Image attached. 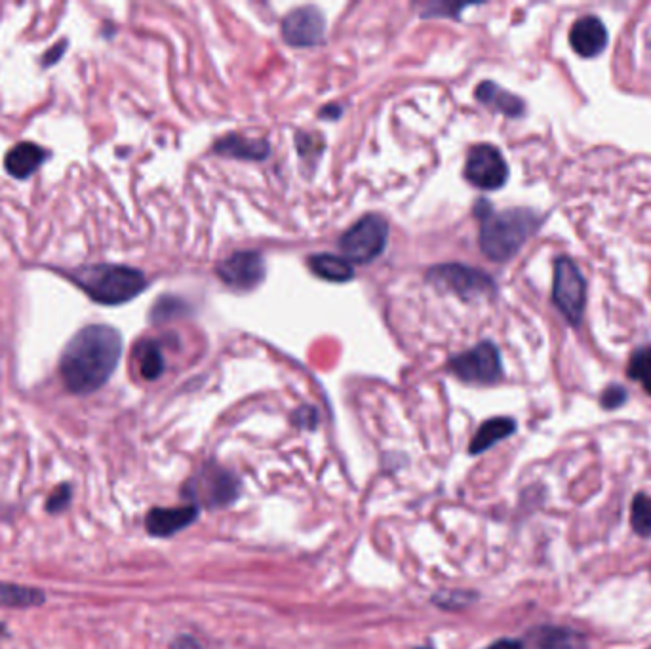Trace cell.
Segmentation results:
<instances>
[{
  "instance_id": "1",
  "label": "cell",
  "mask_w": 651,
  "mask_h": 649,
  "mask_svg": "<svg viewBox=\"0 0 651 649\" xmlns=\"http://www.w3.org/2000/svg\"><path fill=\"white\" fill-rule=\"evenodd\" d=\"M124 341L109 324H90L73 335L60 358L65 389L77 396L99 391L119 368Z\"/></svg>"
},
{
  "instance_id": "2",
  "label": "cell",
  "mask_w": 651,
  "mask_h": 649,
  "mask_svg": "<svg viewBox=\"0 0 651 649\" xmlns=\"http://www.w3.org/2000/svg\"><path fill=\"white\" fill-rule=\"evenodd\" d=\"M474 216L480 219V250L495 263L511 261L543 223L533 210L513 208L495 212L486 200L476 202Z\"/></svg>"
},
{
  "instance_id": "3",
  "label": "cell",
  "mask_w": 651,
  "mask_h": 649,
  "mask_svg": "<svg viewBox=\"0 0 651 649\" xmlns=\"http://www.w3.org/2000/svg\"><path fill=\"white\" fill-rule=\"evenodd\" d=\"M92 301L107 307L124 305L145 292L149 280L143 271L117 263H84L63 271Z\"/></svg>"
},
{
  "instance_id": "4",
  "label": "cell",
  "mask_w": 651,
  "mask_h": 649,
  "mask_svg": "<svg viewBox=\"0 0 651 649\" xmlns=\"http://www.w3.org/2000/svg\"><path fill=\"white\" fill-rule=\"evenodd\" d=\"M389 225L377 214L358 219L355 225L339 238V250L353 265H368L381 256L387 248Z\"/></svg>"
},
{
  "instance_id": "5",
  "label": "cell",
  "mask_w": 651,
  "mask_h": 649,
  "mask_svg": "<svg viewBox=\"0 0 651 649\" xmlns=\"http://www.w3.org/2000/svg\"><path fill=\"white\" fill-rule=\"evenodd\" d=\"M553 301L572 326L577 328L581 324L587 305V280L570 257L554 261Z\"/></svg>"
},
{
  "instance_id": "6",
  "label": "cell",
  "mask_w": 651,
  "mask_h": 649,
  "mask_svg": "<svg viewBox=\"0 0 651 649\" xmlns=\"http://www.w3.org/2000/svg\"><path fill=\"white\" fill-rule=\"evenodd\" d=\"M448 368L457 379L469 385H494L503 377L501 353L494 341H480L467 353L457 354Z\"/></svg>"
},
{
  "instance_id": "7",
  "label": "cell",
  "mask_w": 651,
  "mask_h": 649,
  "mask_svg": "<svg viewBox=\"0 0 651 649\" xmlns=\"http://www.w3.org/2000/svg\"><path fill=\"white\" fill-rule=\"evenodd\" d=\"M427 282L440 290L459 295L465 301L492 295L495 292L494 278H490L484 271L459 263L436 265L433 269H429Z\"/></svg>"
},
{
  "instance_id": "8",
  "label": "cell",
  "mask_w": 651,
  "mask_h": 649,
  "mask_svg": "<svg viewBox=\"0 0 651 649\" xmlns=\"http://www.w3.org/2000/svg\"><path fill=\"white\" fill-rule=\"evenodd\" d=\"M467 181L482 191H497L509 179V166L501 151L490 145L480 143L471 149L465 164Z\"/></svg>"
},
{
  "instance_id": "9",
  "label": "cell",
  "mask_w": 651,
  "mask_h": 649,
  "mask_svg": "<svg viewBox=\"0 0 651 649\" xmlns=\"http://www.w3.org/2000/svg\"><path fill=\"white\" fill-rule=\"evenodd\" d=\"M216 273L227 286L240 292H250L265 278V261L256 250H242L219 261Z\"/></svg>"
},
{
  "instance_id": "10",
  "label": "cell",
  "mask_w": 651,
  "mask_h": 649,
  "mask_svg": "<svg viewBox=\"0 0 651 649\" xmlns=\"http://www.w3.org/2000/svg\"><path fill=\"white\" fill-rule=\"evenodd\" d=\"M187 490L208 507H227L238 497V480L221 467H204L197 478L187 482Z\"/></svg>"
},
{
  "instance_id": "11",
  "label": "cell",
  "mask_w": 651,
  "mask_h": 649,
  "mask_svg": "<svg viewBox=\"0 0 651 649\" xmlns=\"http://www.w3.org/2000/svg\"><path fill=\"white\" fill-rule=\"evenodd\" d=\"M326 20L315 6H303L292 10L282 21V37L296 48L316 46L324 40Z\"/></svg>"
},
{
  "instance_id": "12",
  "label": "cell",
  "mask_w": 651,
  "mask_h": 649,
  "mask_svg": "<svg viewBox=\"0 0 651 649\" xmlns=\"http://www.w3.org/2000/svg\"><path fill=\"white\" fill-rule=\"evenodd\" d=\"M608 29L596 16H583L575 21L570 29V44L573 52L581 58L591 59L600 56L608 46Z\"/></svg>"
},
{
  "instance_id": "13",
  "label": "cell",
  "mask_w": 651,
  "mask_h": 649,
  "mask_svg": "<svg viewBox=\"0 0 651 649\" xmlns=\"http://www.w3.org/2000/svg\"><path fill=\"white\" fill-rule=\"evenodd\" d=\"M52 153L44 147H40L33 141H20L12 149H8L4 157V168L8 176L18 179V181H27L29 177L35 176L39 172L40 166L48 162Z\"/></svg>"
},
{
  "instance_id": "14",
  "label": "cell",
  "mask_w": 651,
  "mask_h": 649,
  "mask_svg": "<svg viewBox=\"0 0 651 649\" xmlns=\"http://www.w3.org/2000/svg\"><path fill=\"white\" fill-rule=\"evenodd\" d=\"M198 518L197 505H185L174 509H151L145 516V528L153 537H172L181 530L189 528Z\"/></svg>"
},
{
  "instance_id": "15",
  "label": "cell",
  "mask_w": 651,
  "mask_h": 649,
  "mask_svg": "<svg viewBox=\"0 0 651 649\" xmlns=\"http://www.w3.org/2000/svg\"><path fill=\"white\" fill-rule=\"evenodd\" d=\"M474 98L478 99L482 105H486L488 109H492L495 113H501L505 117L520 118L524 117V113H526L524 99L507 92L505 88H501L492 80H484L482 84H478L474 90Z\"/></svg>"
},
{
  "instance_id": "16",
  "label": "cell",
  "mask_w": 651,
  "mask_h": 649,
  "mask_svg": "<svg viewBox=\"0 0 651 649\" xmlns=\"http://www.w3.org/2000/svg\"><path fill=\"white\" fill-rule=\"evenodd\" d=\"M533 649H585L587 638L570 627H539L530 630Z\"/></svg>"
},
{
  "instance_id": "17",
  "label": "cell",
  "mask_w": 651,
  "mask_h": 649,
  "mask_svg": "<svg viewBox=\"0 0 651 649\" xmlns=\"http://www.w3.org/2000/svg\"><path fill=\"white\" fill-rule=\"evenodd\" d=\"M214 153L237 160H265L271 153V147L265 139H248L231 134L214 143Z\"/></svg>"
},
{
  "instance_id": "18",
  "label": "cell",
  "mask_w": 651,
  "mask_h": 649,
  "mask_svg": "<svg viewBox=\"0 0 651 649\" xmlns=\"http://www.w3.org/2000/svg\"><path fill=\"white\" fill-rule=\"evenodd\" d=\"M516 433V421L511 417H492L480 425L469 446L471 455L488 452L492 446Z\"/></svg>"
},
{
  "instance_id": "19",
  "label": "cell",
  "mask_w": 651,
  "mask_h": 649,
  "mask_svg": "<svg viewBox=\"0 0 651 649\" xmlns=\"http://www.w3.org/2000/svg\"><path fill=\"white\" fill-rule=\"evenodd\" d=\"M307 265L318 278L328 280V282H349L355 278V269L345 257L316 254V256L309 257Z\"/></svg>"
},
{
  "instance_id": "20",
  "label": "cell",
  "mask_w": 651,
  "mask_h": 649,
  "mask_svg": "<svg viewBox=\"0 0 651 649\" xmlns=\"http://www.w3.org/2000/svg\"><path fill=\"white\" fill-rule=\"evenodd\" d=\"M139 374L145 381H157L166 370V360L160 343L155 339H143L136 347Z\"/></svg>"
},
{
  "instance_id": "21",
  "label": "cell",
  "mask_w": 651,
  "mask_h": 649,
  "mask_svg": "<svg viewBox=\"0 0 651 649\" xmlns=\"http://www.w3.org/2000/svg\"><path fill=\"white\" fill-rule=\"evenodd\" d=\"M44 600H46V596L42 590L0 583V606L31 608V606L44 604Z\"/></svg>"
},
{
  "instance_id": "22",
  "label": "cell",
  "mask_w": 651,
  "mask_h": 649,
  "mask_svg": "<svg viewBox=\"0 0 651 649\" xmlns=\"http://www.w3.org/2000/svg\"><path fill=\"white\" fill-rule=\"evenodd\" d=\"M632 531L642 537L651 539V497L648 493H636L631 503Z\"/></svg>"
},
{
  "instance_id": "23",
  "label": "cell",
  "mask_w": 651,
  "mask_h": 649,
  "mask_svg": "<svg viewBox=\"0 0 651 649\" xmlns=\"http://www.w3.org/2000/svg\"><path fill=\"white\" fill-rule=\"evenodd\" d=\"M627 375L638 381L651 396V345H644L632 353Z\"/></svg>"
},
{
  "instance_id": "24",
  "label": "cell",
  "mask_w": 651,
  "mask_h": 649,
  "mask_svg": "<svg viewBox=\"0 0 651 649\" xmlns=\"http://www.w3.org/2000/svg\"><path fill=\"white\" fill-rule=\"evenodd\" d=\"M187 303L181 301L178 297H172V295H166V297H160L153 311H151V318L153 322H168V320H174L178 316L187 315Z\"/></svg>"
},
{
  "instance_id": "25",
  "label": "cell",
  "mask_w": 651,
  "mask_h": 649,
  "mask_svg": "<svg viewBox=\"0 0 651 649\" xmlns=\"http://www.w3.org/2000/svg\"><path fill=\"white\" fill-rule=\"evenodd\" d=\"M627 398H629L627 389H625L623 385L613 383V385L606 387V389L602 391V394H600V406H602L604 410L612 412V410L621 408V406L627 402Z\"/></svg>"
},
{
  "instance_id": "26",
  "label": "cell",
  "mask_w": 651,
  "mask_h": 649,
  "mask_svg": "<svg viewBox=\"0 0 651 649\" xmlns=\"http://www.w3.org/2000/svg\"><path fill=\"white\" fill-rule=\"evenodd\" d=\"M69 503H71V486L61 484L48 497L46 511L50 512V514H58V512L65 511L69 507Z\"/></svg>"
},
{
  "instance_id": "27",
  "label": "cell",
  "mask_w": 651,
  "mask_h": 649,
  "mask_svg": "<svg viewBox=\"0 0 651 649\" xmlns=\"http://www.w3.org/2000/svg\"><path fill=\"white\" fill-rule=\"evenodd\" d=\"M67 46H69V40L67 39L56 42L48 52H44V56L40 59V65H42L44 69H48V67H54L56 63H60V59L63 58L65 52H67Z\"/></svg>"
},
{
  "instance_id": "28",
  "label": "cell",
  "mask_w": 651,
  "mask_h": 649,
  "mask_svg": "<svg viewBox=\"0 0 651 649\" xmlns=\"http://www.w3.org/2000/svg\"><path fill=\"white\" fill-rule=\"evenodd\" d=\"M294 421L301 427L315 429V425L318 423V415H316V410H313V408H301L294 415Z\"/></svg>"
},
{
  "instance_id": "29",
  "label": "cell",
  "mask_w": 651,
  "mask_h": 649,
  "mask_svg": "<svg viewBox=\"0 0 651 649\" xmlns=\"http://www.w3.org/2000/svg\"><path fill=\"white\" fill-rule=\"evenodd\" d=\"M486 649H526L524 644L520 640H514V638H503V640H497L494 644H490Z\"/></svg>"
},
{
  "instance_id": "30",
  "label": "cell",
  "mask_w": 651,
  "mask_h": 649,
  "mask_svg": "<svg viewBox=\"0 0 651 649\" xmlns=\"http://www.w3.org/2000/svg\"><path fill=\"white\" fill-rule=\"evenodd\" d=\"M172 649H198L197 644L191 640V638H179L174 644H172Z\"/></svg>"
},
{
  "instance_id": "31",
  "label": "cell",
  "mask_w": 651,
  "mask_h": 649,
  "mask_svg": "<svg viewBox=\"0 0 651 649\" xmlns=\"http://www.w3.org/2000/svg\"><path fill=\"white\" fill-rule=\"evenodd\" d=\"M419 649H429V648H419Z\"/></svg>"
}]
</instances>
